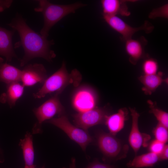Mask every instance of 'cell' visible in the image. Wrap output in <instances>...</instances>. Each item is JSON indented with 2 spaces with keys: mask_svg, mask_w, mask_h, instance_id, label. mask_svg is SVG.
Returning a JSON list of instances; mask_svg holds the SVG:
<instances>
[{
  "mask_svg": "<svg viewBox=\"0 0 168 168\" xmlns=\"http://www.w3.org/2000/svg\"><path fill=\"white\" fill-rule=\"evenodd\" d=\"M8 25L18 32L20 37V41L15 44V47L21 46L24 50V56L20 61L21 67L35 58H41L50 62L56 57L54 51L50 49L54 44V40H48L32 30L20 15L16 14Z\"/></svg>",
  "mask_w": 168,
  "mask_h": 168,
  "instance_id": "obj_1",
  "label": "cell"
},
{
  "mask_svg": "<svg viewBox=\"0 0 168 168\" xmlns=\"http://www.w3.org/2000/svg\"><path fill=\"white\" fill-rule=\"evenodd\" d=\"M39 6L34 9L35 12L42 13L44 25L40 34L47 38L50 29L58 21L68 14L74 13L77 9L86 5L77 2L67 5H60L50 3L47 0L38 1Z\"/></svg>",
  "mask_w": 168,
  "mask_h": 168,
  "instance_id": "obj_2",
  "label": "cell"
},
{
  "mask_svg": "<svg viewBox=\"0 0 168 168\" xmlns=\"http://www.w3.org/2000/svg\"><path fill=\"white\" fill-rule=\"evenodd\" d=\"M81 79V74L76 69L68 73L63 62L60 68L46 79L42 87L33 94V96L35 98H41L54 92L59 95L69 85L78 86Z\"/></svg>",
  "mask_w": 168,
  "mask_h": 168,
  "instance_id": "obj_3",
  "label": "cell"
},
{
  "mask_svg": "<svg viewBox=\"0 0 168 168\" xmlns=\"http://www.w3.org/2000/svg\"><path fill=\"white\" fill-rule=\"evenodd\" d=\"M48 122L63 130L72 140L77 143L84 151L93 141V139L87 131L72 124L64 114L58 117L52 118Z\"/></svg>",
  "mask_w": 168,
  "mask_h": 168,
  "instance_id": "obj_4",
  "label": "cell"
},
{
  "mask_svg": "<svg viewBox=\"0 0 168 168\" xmlns=\"http://www.w3.org/2000/svg\"><path fill=\"white\" fill-rule=\"evenodd\" d=\"M97 140L100 150L109 159L117 160L126 156L128 150V146L122 144L114 135L104 132H100L97 135Z\"/></svg>",
  "mask_w": 168,
  "mask_h": 168,
  "instance_id": "obj_5",
  "label": "cell"
},
{
  "mask_svg": "<svg viewBox=\"0 0 168 168\" xmlns=\"http://www.w3.org/2000/svg\"><path fill=\"white\" fill-rule=\"evenodd\" d=\"M58 95L56 94L39 107L34 109V113L38 120L33 128L34 133L41 131V125L44 121L51 119L56 114L59 116L64 114V109L59 100Z\"/></svg>",
  "mask_w": 168,
  "mask_h": 168,
  "instance_id": "obj_6",
  "label": "cell"
},
{
  "mask_svg": "<svg viewBox=\"0 0 168 168\" xmlns=\"http://www.w3.org/2000/svg\"><path fill=\"white\" fill-rule=\"evenodd\" d=\"M105 21L113 30L120 34L121 39L124 41L132 38L133 35L136 32L143 30L147 33L152 31L154 26L148 21L139 27H133L126 23L117 16L103 15Z\"/></svg>",
  "mask_w": 168,
  "mask_h": 168,
  "instance_id": "obj_7",
  "label": "cell"
},
{
  "mask_svg": "<svg viewBox=\"0 0 168 168\" xmlns=\"http://www.w3.org/2000/svg\"><path fill=\"white\" fill-rule=\"evenodd\" d=\"M108 115L104 109L95 107L74 114L73 122L77 127L87 131L91 127L105 123Z\"/></svg>",
  "mask_w": 168,
  "mask_h": 168,
  "instance_id": "obj_8",
  "label": "cell"
},
{
  "mask_svg": "<svg viewBox=\"0 0 168 168\" xmlns=\"http://www.w3.org/2000/svg\"><path fill=\"white\" fill-rule=\"evenodd\" d=\"M47 78V71L42 64H29L21 70L20 81L24 87L31 86L38 83L43 84Z\"/></svg>",
  "mask_w": 168,
  "mask_h": 168,
  "instance_id": "obj_9",
  "label": "cell"
},
{
  "mask_svg": "<svg viewBox=\"0 0 168 168\" xmlns=\"http://www.w3.org/2000/svg\"><path fill=\"white\" fill-rule=\"evenodd\" d=\"M132 118L131 130L129 136V144L136 154L142 146H145L150 139L149 135L141 133L138 126L139 114L135 109L130 108Z\"/></svg>",
  "mask_w": 168,
  "mask_h": 168,
  "instance_id": "obj_10",
  "label": "cell"
},
{
  "mask_svg": "<svg viewBox=\"0 0 168 168\" xmlns=\"http://www.w3.org/2000/svg\"><path fill=\"white\" fill-rule=\"evenodd\" d=\"M96 104V96L93 92L89 89H80L74 97L73 106L78 112L92 109L95 107Z\"/></svg>",
  "mask_w": 168,
  "mask_h": 168,
  "instance_id": "obj_11",
  "label": "cell"
},
{
  "mask_svg": "<svg viewBox=\"0 0 168 168\" xmlns=\"http://www.w3.org/2000/svg\"><path fill=\"white\" fill-rule=\"evenodd\" d=\"M16 30H8L0 26V56L4 57L7 61L17 58L13 48L12 37Z\"/></svg>",
  "mask_w": 168,
  "mask_h": 168,
  "instance_id": "obj_12",
  "label": "cell"
},
{
  "mask_svg": "<svg viewBox=\"0 0 168 168\" xmlns=\"http://www.w3.org/2000/svg\"><path fill=\"white\" fill-rule=\"evenodd\" d=\"M125 41V50L129 57V61L135 65L144 56V47L147 44V40L142 37L140 39L131 38Z\"/></svg>",
  "mask_w": 168,
  "mask_h": 168,
  "instance_id": "obj_13",
  "label": "cell"
},
{
  "mask_svg": "<svg viewBox=\"0 0 168 168\" xmlns=\"http://www.w3.org/2000/svg\"><path fill=\"white\" fill-rule=\"evenodd\" d=\"M127 1L120 0H102L100 1L103 15L112 16L119 15L128 16L130 12L126 4Z\"/></svg>",
  "mask_w": 168,
  "mask_h": 168,
  "instance_id": "obj_14",
  "label": "cell"
},
{
  "mask_svg": "<svg viewBox=\"0 0 168 168\" xmlns=\"http://www.w3.org/2000/svg\"><path fill=\"white\" fill-rule=\"evenodd\" d=\"M128 115L127 110L124 108L119 109L117 113L107 116L105 123L111 134L114 135L124 128Z\"/></svg>",
  "mask_w": 168,
  "mask_h": 168,
  "instance_id": "obj_15",
  "label": "cell"
},
{
  "mask_svg": "<svg viewBox=\"0 0 168 168\" xmlns=\"http://www.w3.org/2000/svg\"><path fill=\"white\" fill-rule=\"evenodd\" d=\"M21 70L4 62L0 57V82L7 84L20 81Z\"/></svg>",
  "mask_w": 168,
  "mask_h": 168,
  "instance_id": "obj_16",
  "label": "cell"
},
{
  "mask_svg": "<svg viewBox=\"0 0 168 168\" xmlns=\"http://www.w3.org/2000/svg\"><path fill=\"white\" fill-rule=\"evenodd\" d=\"M162 76V73L159 72L155 74L144 75L139 77L138 79L143 86L142 90L144 94L151 95L162 83L167 82V79H163Z\"/></svg>",
  "mask_w": 168,
  "mask_h": 168,
  "instance_id": "obj_17",
  "label": "cell"
},
{
  "mask_svg": "<svg viewBox=\"0 0 168 168\" xmlns=\"http://www.w3.org/2000/svg\"><path fill=\"white\" fill-rule=\"evenodd\" d=\"M19 145L23 151L25 162L24 168H31L35 167L34 164V151L32 137L30 133H27L24 138L20 140Z\"/></svg>",
  "mask_w": 168,
  "mask_h": 168,
  "instance_id": "obj_18",
  "label": "cell"
},
{
  "mask_svg": "<svg viewBox=\"0 0 168 168\" xmlns=\"http://www.w3.org/2000/svg\"><path fill=\"white\" fill-rule=\"evenodd\" d=\"M160 160L159 156L150 152L135 156L127 164V166L132 168H140L152 166Z\"/></svg>",
  "mask_w": 168,
  "mask_h": 168,
  "instance_id": "obj_19",
  "label": "cell"
},
{
  "mask_svg": "<svg viewBox=\"0 0 168 168\" xmlns=\"http://www.w3.org/2000/svg\"><path fill=\"white\" fill-rule=\"evenodd\" d=\"M24 87L19 82L7 84V91L3 96L4 101L7 102L11 107L14 106L17 100L23 94Z\"/></svg>",
  "mask_w": 168,
  "mask_h": 168,
  "instance_id": "obj_20",
  "label": "cell"
},
{
  "mask_svg": "<svg viewBox=\"0 0 168 168\" xmlns=\"http://www.w3.org/2000/svg\"><path fill=\"white\" fill-rule=\"evenodd\" d=\"M147 102L150 109V112L154 115L158 121L159 123L168 128V113L158 108L152 101L149 100Z\"/></svg>",
  "mask_w": 168,
  "mask_h": 168,
  "instance_id": "obj_21",
  "label": "cell"
},
{
  "mask_svg": "<svg viewBox=\"0 0 168 168\" xmlns=\"http://www.w3.org/2000/svg\"><path fill=\"white\" fill-rule=\"evenodd\" d=\"M158 69L157 61L153 58H148L145 60L142 65L144 75H151L156 74Z\"/></svg>",
  "mask_w": 168,
  "mask_h": 168,
  "instance_id": "obj_22",
  "label": "cell"
},
{
  "mask_svg": "<svg viewBox=\"0 0 168 168\" xmlns=\"http://www.w3.org/2000/svg\"><path fill=\"white\" fill-rule=\"evenodd\" d=\"M156 139L165 144L168 141V128L163 125L158 124L153 131Z\"/></svg>",
  "mask_w": 168,
  "mask_h": 168,
  "instance_id": "obj_23",
  "label": "cell"
},
{
  "mask_svg": "<svg viewBox=\"0 0 168 168\" xmlns=\"http://www.w3.org/2000/svg\"><path fill=\"white\" fill-rule=\"evenodd\" d=\"M168 4L160 7L153 9L150 13L149 17L151 19L161 17L168 18Z\"/></svg>",
  "mask_w": 168,
  "mask_h": 168,
  "instance_id": "obj_24",
  "label": "cell"
},
{
  "mask_svg": "<svg viewBox=\"0 0 168 168\" xmlns=\"http://www.w3.org/2000/svg\"><path fill=\"white\" fill-rule=\"evenodd\" d=\"M165 146V144L155 139L151 143L149 148L151 152L159 155Z\"/></svg>",
  "mask_w": 168,
  "mask_h": 168,
  "instance_id": "obj_25",
  "label": "cell"
},
{
  "mask_svg": "<svg viewBox=\"0 0 168 168\" xmlns=\"http://www.w3.org/2000/svg\"><path fill=\"white\" fill-rule=\"evenodd\" d=\"M87 168H112L110 166L95 161L91 163Z\"/></svg>",
  "mask_w": 168,
  "mask_h": 168,
  "instance_id": "obj_26",
  "label": "cell"
},
{
  "mask_svg": "<svg viewBox=\"0 0 168 168\" xmlns=\"http://www.w3.org/2000/svg\"><path fill=\"white\" fill-rule=\"evenodd\" d=\"M13 2V1L12 0H0V12H2L5 9L9 8Z\"/></svg>",
  "mask_w": 168,
  "mask_h": 168,
  "instance_id": "obj_27",
  "label": "cell"
},
{
  "mask_svg": "<svg viewBox=\"0 0 168 168\" xmlns=\"http://www.w3.org/2000/svg\"><path fill=\"white\" fill-rule=\"evenodd\" d=\"M160 160H167L168 158V146L166 145L161 153L159 155Z\"/></svg>",
  "mask_w": 168,
  "mask_h": 168,
  "instance_id": "obj_28",
  "label": "cell"
},
{
  "mask_svg": "<svg viewBox=\"0 0 168 168\" xmlns=\"http://www.w3.org/2000/svg\"><path fill=\"white\" fill-rule=\"evenodd\" d=\"M69 168H76V159L74 157H72V158L71 162L70 164Z\"/></svg>",
  "mask_w": 168,
  "mask_h": 168,
  "instance_id": "obj_29",
  "label": "cell"
},
{
  "mask_svg": "<svg viewBox=\"0 0 168 168\" xmlns=\"http://www.w3.org/2000/svg\"><path fill=\"white\" fill-rule=\"evenodd\" d=\"M31 168H36L35 167ZM41 168H44V166H43V167H41Z\"/></svg>",
  "mask_w": 168,
  "mask_h": 168,
  "instance_id": "obj_30",
  "label": "cell"
}]
</instances>
